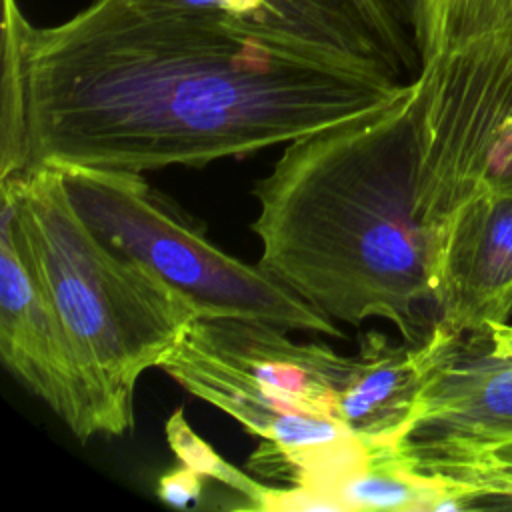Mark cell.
Returning <instances> with one entry per match:
<instances>
[{"instance_id": "cell-6", "label": "cell", "mask_w": 512, "mask_h": 512, "mask_svg": "<svg viewBox=\"0 0 512 512\" xmlns=\"http://www.w3.org/2000/svg\"><path fill=\"white\" fill-rule=\"evenodd\" d=\"M0 356L6 370L64 420L78 440L132 426L82 362L70 334L0 222Z\"/></svg>"}, {"instance_id": "cell-4", "label": "cell", "mask_w": 512, "mask_h": 512, "mask_svg": "<svg viewBox=\"0 0 512 512\" xmlns=\"http://www.w3.org/2000/svg\"><path fill=\"white\" fill-rule=\"evenodd\" d=\"M68 194L90 228L116 250L148 264L186 292L204 318H242L342 336L332 318L260 264L212 244L204 226L158 194L142 172L58 166Z\"/></svg>"}, {"instance_id": "cell-7", "label": "cell", "mask_w": 512, "mask_h": 512, "mask_svg": "<svg viewBox=\"0 0 512 512\" xmlns=\"http://www.w3.org/2000/svg\"><path fill=\"white\" fill-rule=\"evenodd\" d=\"M432 356L414 422L398 444L412 464L422 458L512 438V356L490 328L454 332L434 324Z\"/></svg>"}, {"instance_id": "cell-16", "label": "cell", "mask_w": 512, "mask_h": 512, "mask_svg": "<svg viewBox=\"0 0 512 512\" xmlns=\"http://www.w3.org/2000/svg\"><path fill=\"white\" fill-rule=\"evenodd\" d=\"M462 462L512 464V438L494 442V444H482V446L460 448V450H450V452L428 456L418 462V470L424 474H434L446 466H454V464H462Z\"/></svg>"}, {"instance_id": "cell-12", "label": "cell", "mask_w": 512, "mask_h": 512, "mask_svg": "<svg viewBox=\"0 0 512 512\" xmlns=\"http://www.w3.org/2000/svg\"><path fill=\"white\" fill-rule=\"evenodd\" d=\"M366 454L336 488L342 510H464L458 490L414 470L398 446H364Z\"/></svg>"}, {"instance_id": "cell-17", "label": "cell", "mask_w": 512, "mask_h": 512, "mask_svg": "<svg viewBox=\"0 0 512 512\" xmlns=\"http://www.w3.org/2000/svg\"><path fill=\"white\" fill-rule=\"evenodd\" d=\"M202 484L204 476L194 472L192 468L180 464L178 468H172L164 472L158 478V496L170 506L188 508L194 506L202 496Z\"/></svg>"}, {"instance_id": "cell-2", "label": "cell", "mask_w": 512, "mask_h": 512, "mask_svg": "<svg viewBox=\"0 0 512 512\" xmlns=\"http://www.w3.org/2000/svg\"><path fill=\"white\" fill-rule=\"evenodd\" d=\"M414 82L394 102L304 134L256 184L260 266L334 322H390L424 340L434 304L416 204Z\"/></svg>"}, {"instance_id": "cell-3", "label": "cell", "mask_w": 512, "mask_h": 512, "mask_svg": "<svg viewBox=\"0 0 512 512\" xmlns=\"http://www.w3.org/2000/svg\"><path fill=\"white\" fill-rule=\"evenodd\" d=\"M0 222L62 320L88 372L132 426L138 378L160 368L202 308L148 264L102 240L58 166L0 180Z\"/></svg>"}, {"instance_id": "cell-10", "label": "cell", "mask_w": 512, "mask_h": 512, "mask_svg": "<svg viewBox=\"0 0 512 512\" xmlns=\"http://www.w3.org/2000/svg\"><path fill=\"white\" fill-rule=\"evenodd\" d=\"M268 322L242 318H200L184 338L264 386L280 400L336 420V398L350 356L324 342H296Z\"/></svg>"}, {"instance_id": "cell-11", "label": "cell", "mask_w": 512, "mask_h": 512, "mask_svg": "<svg viewBox=\"0 0 512 512\" xmlns=\"http://www.w3.org/2000/svg\"><path fill=\"white\" fill-rule=\"evenodd\" d=\"M430 356L428 336L398 344L376 330L364 334L336 398V420L364 446H398L414 422Z\"/></svg>"}, {"instance_id": "cell-13", "label": "cell", "mask_w": 512, "mask_h": 512, "mask_svg": "<svg viewBox=\"0 0 512 512\" xmlns=\"http://www.w3.org/2000/svg\"><path fill=\"white\" fill-rule=\"evenodd\" d=\"M420 66L486 32L512 26V0H380Z\"/></svg>"}, {"instance_id": "cell-15", "label": "cell", "mask_w": 512, "mask_h": 512, "mask_svg": "<svg viewBox=\"0 0 512 512\" xmlns=\"http://www.w3.org/2000/svg\"><path fill=\"white\" fill-rule=\"evenodd\" d=\"M466 498V508L512 506V464L462 462L434 474Z\"/></svg>"}, {"instance_id": "cell-18", "label": "cell", "mask_w": 512, "mask_h": 512, "mask_svg": "<svg viewBox=\"0 0 512 512\" xmlns=\"http://www.w3.org/2000/svg\"><path fill=\"white\" fill-rule=\"evenodd\" d=\"M490 328V334H492V340L496 344V348L508 356H512V326L510 324H494V326H488Z\"/></svg>"}, {"instance_id": "cell-14", "label": "cell", "mask_w": 512, "mask_h": 512, "mask_svg": "<svg viewBox=\"0 0 512 512\" xmlns=\"http://www.w3.org/2000/svg\"><path fill=\"white\" fill-rule=\"evenodd\" d=\"M166 440L180 464L192 468L208 480L224 484L228 490L244 498L246 510H274V498L278 488H270L256 482L240 468L226 462L204 438H200L184 418L182 408H178L166 422Z\"/></svg>"}, {"instance_id": "cell-5", "label": "cell", "mask_w": 512, "mask_h": 512, "mask_svg": "<svg viewBox=\"0 0 512 512\" xmlns=\"http://www.w3.org/2000/svg\"><path fill=\"white\" fill-rule=\"evenodd\" d=\"M414 88L416 204L430 238L464 200L512 190V26L430 58Z\"/></svg>"}, {"instance_id": "cell-1", "label": "cell", "mask_w": 512, "mask_h": 512, "mask_svg": "<svg viewBox=\"0 0 512 512\" xmlns=\"http://www.w3.org/2000/svg\"><path fill=\"white\" fill-rule=\"evenodd\" d=\"M0 30V180L46 164L146 172L242 158L412 84L198 0H94L52 26L2 0Z\"/></svg>"}, {"instance_id": "cell-9", "label": "cell", "mask_w": 512, "mask_h": 512, "mask_svg": "<svg viewBox=\"0 0 512 512\" xmlns=\"http://www.w3.org/2000/svg\"><path fill=\"white\" fill-rule=\"evenodd\" d=\"M438 322L454 332L504 324L512 312V190L476 194L430 234Z\"/></svg>"}, {"instance_id": "cell-8", "label": "cell", "mask_w": 512, "mask_h": 512, "mask_svg": "<svg viewBox=\"0 0 512 512\" xmlns=\"http://www.w3.org/2000/svg\"><path fill=\"white\" fill-rule=\"evenodd\" d=\"M160 368L184 390L262 438V446L250 458V468L262 476H280L304 486L354 438L338 420L304 412L280 400L186 338Z\"/></svg>"}]
</instances>
